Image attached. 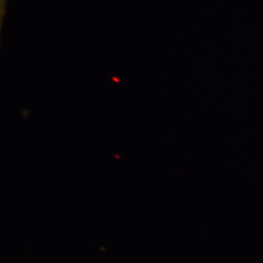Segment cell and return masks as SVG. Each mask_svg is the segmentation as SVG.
Instances as JSON below:
<instances>
[{
    "instance_id": "cell-1",
    "label": "cell",
    "mask_w": 263,
    "mask_h": 263,
    "mask_svg": "<svg viewBox=\"0 0 263 263\" xmlns=\"http://www.w3.org/2000/svg\"><path fill=\"white\" fill-rule=\"evenodd\" d=\"M6 4H7V0H0V31H1L3 18H4V15H5Z\"/></svg>"
}]
</instances>
